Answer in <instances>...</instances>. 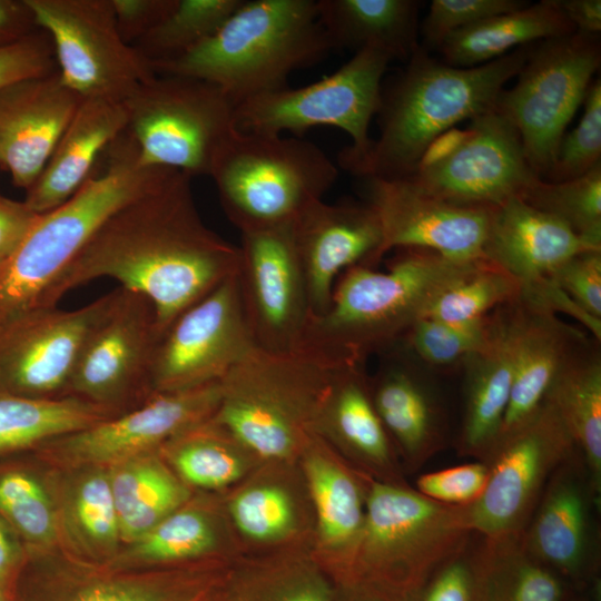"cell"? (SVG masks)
<instances>
[{"mask_svg":"<svg viewBox=\"0 0 601 601\" xmlns=\"http://www.w3.org/2000/svg\"><path fill=\"white\" fill-rule=\"evenodd\" d=\"M314 432L358 472L376 481L407 484L373 405L364 365H345L335 371Z\"/></svg>","mask_w":601,"mask_h":601,"instance_id":"obj_27","label":"cell"},{"mask_svg":"<svg viewBox=\"0 0 601 601\" xmlns=\"http://www.w3.org/2000/svg\"><path fill=\"white\" fill-rule=\"evenodd\" d=\"M161 334L156 312L144 295L119 287L90 329L66 396H73L115 415L136 394L152 397V366Z\"/></svg>","mask_w":601,"mask_h":601,"instance_id":"obj_14","label":"cell"},{"mask_svg":"<svg viewBox=\"0 0 601 601\" xmlns=\"http://www.w3.org/2000/svg\"><path fill=\"white\" fill-rule=\"evenodd\" d=\"M35 23L24 1L0 0V46L14 42L27 35Z\"/></svg>","mask_w":601,"mask_h":601,"instance_id":"obj_57","label":"cell"},{"mask_svg":"<svg viewBox=\"0 0 601 601\" xmlns=\"http://www.w3.org/2000/svg\"><path fill=\"white\" fill-rule=\"evenodd\" d=\"M530 45L490 62L460 68L430 57L424 48L385 93L380 135L364 156L342 167L362 177L405 178L450 128L495 109L505 83L523 66Z\"/></svg>","mask_w":601,"mask_h":601,"instance_id":"obj_3","label":"cell"},{"mask_svg":"<svg viewBox=\"0 0 601 601\" xmlns=\"http://www.w3.org/2000/svg\"><path fill=\"white\" fill-rule=\"evenodd\" d=\"M189 578L175 580L116 579L91 583L79 590L70 601H183Z\"/></svg>","mask_w":601,"mask_h":601,"instance_id":"obj_51","label":"cell"},{"mask_svg":"<svg viewBox=\"0 0 601 601\" xmlns=\"http://www.w3.org/2000/svg\"><path fill=\"white\" fill-rule=\"evenodd\" d=\"M159 453L190 490L209 493L228 491L263 462L213 417L176 436Z\"/></svg>","mask_w":601,"mask_h":601,"instance_id":"obj_38","label":"cell"},{"mask_svg":"<svg viewBox=\"0 0 601 601\" xmlns=\"http://www.w3.org/2000/svg\"><path fill=\"white\" fill-rule=\"evenodd\" d=\"M365 521L345 580L411 595L471 534L464 506L432 501L408 484L367 479Z\"/></svg>","mask_w":601,"mask_h":601,"instance_id":"obj_8","label":"cell"},{"mask_svg":"<svg viewBox=\"0 0 601 601\" xmlns=\"http://www.w3.org/2000/svg\"><path fill=\"white\" fill-rule=\"evenodd\" d=\"M110 293L78 309L35 307L0 321V391L55 398L66 391Z\"/></svg>","mask_w":601,"mask_h":601,"instance_id":"obj_18","label":"cell"},{"mask_svg":"<svg viewBox=\"0 0 601 601\" xmlns=\"http://www.w3.org/2000/svg\"><path fill=\"white\" fill-rule=\"evenodd\" d=\"M53 46L38 33L0 46V89L29 78L53 72Z\"/></svg>","mask_w":601,"mask_h":601,"instance_id":"obj_53","label":"cell"},{"mask_svg":"<svg viewBox=\"0 0 601 601\" xmlns=\"http://www.w3.org/2000/svg\"><path fill=\"white\" fill-rule=\"evenodd\" d=\"M203 595H204V592H197L183 601H205V598Z\"/></svg>","mask_w":601,"mask_h":601,"instance_id":"obj_61","label":"cell"},{"mask_svg":"<svg viewBox=\"0 0 601 601\" xmlns=\"http://www.w3.org/2000/svg\"><path fill=\"white\" fill-rule=\"evenodd\" d=\"M578 450L546 401L518 428L501 435L483 461L489 477L481 496L464 505L471 532L490 539L519 535L553 472Z\"/></svg>","mask_w":601,"mask_h":601,"instance_id":"obj_13","label":"cell"},{"mask_svg":"<svg viewBox=\"0 0 601 601\" xmlns=\"http://www.w3.org/2000/svg\"><path fill=\"white\" fill-rule=\"evenodd\" d=\"M337 368L304 349L256 347L220 380L213 420L262 461H297Z\"/></svg>","mask_w":601,"mask_h":601,"instance_id":"obj_6","label":"cell"},{"mask_svg":"<svg viewBox=\"0 0 601 601\" xmlns=\"http://www.w3.org/2000/svg\"><path fill=\"white\" fill-rule=\"evenodd\" d=\"M175 0H111L124 40L131 46L170 10Z\"/></svg>","mask_w":601,"mask_h":601,"instance_id":"obj_55","label":"cell"},{"mask_svg":"<svg viewBox=\"0 0 601 601\" xmlns=\"http://www.w3.org/2000/svg\"><path fill=\"white\" fill-rule=\"evenodd\" d=\"M219 401L220 381L157 393L140 406L46 444L52 456L69 464L109 467L159 451L176 436L211 418Z\"/></svg>","mask_w":601,"mask_h":601,"instance_id":"obj_20","label":"cell"},{"mask_svg":"<svg viewBox=\"0 0 601 601\" xmlns=\"http://www.w3.org/2000/svg\"><path fill=\"white\" fill-rule=\"evenodd\" d=\"M111 416L73 396L40 398L0 391V455L46 444Z\"/></svg>","mask_w":601,"mask_h":601,"instance_id":"obj_39","label":"cell"},{"mask_svg":"<svg viewBox=\"0 0 601 601\" xmlns=\"http://www.w3.org/2000/svg\"><path fill=\"white\" fill-rule=\"evenodd\" d=\"M221 500L240 556L312 552L314 511L298 461H263Z\"/></svg>","mask_w":601,"mask_h":601,"instance_id":"obj_21","label":"cell"},{"mask_svg":"<svg viewBox=\"0 0 601 601\" xmlns=\"http://www.w3.org/2000/svg\"><path fill=\"white\" fill-rule=\"evenodd\" d=\"M67 518L76 540L87 552H116L121 538L108 469L87 466L79 475L68 495Z\"/></svg>","mask_w":601,"mask_h":601,"instance_id":"obj_44","label":"cell"},{"mask_svg":"<svg viewBox=\"0 0 601 601\" xmlns=\"http://www.w3.org/2000/svg\"><path fill=\"white\" fill-rule=\"evenodd\" d=\"M589 249L601 248L514 196L493 209L484 257L522 285L550 276L568 258Z\"/></svg>","mask_w":601,"mask_h":601,"instance_id":"obj_30","label":"cell"},{"mask_svg":"<svg viewBox=\"0 0 601 601\" xmlns=\"http://www.w3.org/2000/svg\"><path fill=\"white\" fill-rule=\"evenodd\" d=\"M331 50L317 0H243L211 37L152 70L210 82L237 106L287 88L290 73Z\"/></svg>","mask_w":601,"mask_h":601,"instance_id":"obj_4","label":"cell"},{"mask_svg":"<svg viewBox=\"0 0 601 601\" xmlns=\"http://www.w3.org/2000/svg\"><path fill=\"white\" fill-rule=\"evenodd\" d=\"M4 263H6V259L0 258V277H1V274H2Z\"/></svg>","mask_w":601,"mask_h":601,"instance_id":"obj_62","label":"cell"},{"mask_svg":"<svg viewBox=\"0 0 601 601\" xmlns=\"http://www.w3.org/2000/svg\"><path fill=\"white\" fill-rule=\"evenodd\" d=\"M520 294L521 283L516 278L483 258L446 287L425 316L454 324L477 323Z\"/></svg>","mask_w":601,"mask_h":601,"instance_id":"obj_42","label":"cell"},{"mask_svg":"<svg viewBox=\"0 0 601 601\" xmlns=\"http://www.w3.org/2000/svg\"><path fill=\"white\" fill-rule=\"evenodd\" d=\"M368 387L404 472H416L444 449L443 408L418 362L401 343L380 354Z\"/></svg>","mask_w":601,"mask_h":601,"instance_id":"obj_26","label":"cell"},{"mask_svg":"<svg viewBox=\"0 0 601 601\" xmlns=\"http://www.w3.org/2000/svg\"><path fill=\"white\" fill-rule=\"evenodd\" d=\"M577 32L599 35L601 31L600 0H555Z\"/></svg>","mask_w":601,"mask_h":601,"instance_id":"obj_58","label":"cell"},{"mask_svg":"<svg viewBox=\"0 0 601 601\" xmlns=\"http://www.w3.org/2000/svg\"><path fill=\"white\" fill-rule=\"evenodd\" d=\"M525 6L521 0H433L422 23L424 45L437 49L454 31Z\"/></svg>","mask_w":601,"mask_h":601,"instance_id":"obj_49","label":"cell"},{"mask_svg":"<svg viewBox=\"0 0 601 601\" xmlns=\"http://www.w3.org/2000/svg\"><path fill=\"white\" fill-rule=\"evenodd\" d=\"M191 177L176 169L115 213L46 294L55 307L72 288L110 277L154 305L160 334L238 270L239 248L211 230L196 207Z\"/></svg>","mask_w":601,"mask_h":601,"instance_id":"obj_1","label":"cell"},{"mask_svg":"<svg viewBox=\"0 0 601 601\" xmlns=\"http://www.w3.org/2000/svg\"><path fill=\"white\" fill-rule=\"evenodd\" d=\"M0 601H3V598H2V593H1V591H0Z\"/></svg>","mask_w":601,"mask_h":601,"instance_id":"obj_63","label":"cell"},{"mask_svg":"<svg viewBox=\"0 0 601 601\" xmlns=\"http://www.w3.org/2000/svg\"><path fill=\"white\" fill-rule=\"evenodd\" d=\"M318 20L332 49L375 47L408 60L418 49L415 0H317Z\"/></svg>","mask_w":601,"mask_h":601,"instance_id":"obj_33","label":"cell"},{"mask_svg":"<svg viewBox=\"0 0 601 601\" xmlns=\"http://www.w3.org/2000/svg\"><path fill=\"white\" fill-rule=\"evenodd\" d=\"M20 548L9 526L0 516V581L6 579L16 566Z\"/></svg>","mask_w":601,"mask_h":601,"instance_id":"obj_60","label":"cell"},{"mask_svg":"<svg viewBox=\"0 0 601 601\" xmlns=\"http://www.w3.org/2000/svg\"><path fill=\"white\" fill-rule=\"evenodd\" d=\"M365 203L382 229V256L422 248L460 262L484 257L494 207L455 204L433 196L407 178L367 177Z\"/></svg>","mask_w":601,"mask_h":601,"instance_id":"obj_19","label":"cell"},{"mask_svg":"<svg viewBox=\"0 0 601 601\" xmlns=\"http://www.w3.org/2000/svg\"><path fill=\"white\" fill-rule=\"evenodd\" d=\"M520 297L528 304L552 314H565L575 318L593 339L601 342V319L587 313L549 277L522 284Z\"/></svg>","mask_w":601,"mask_h":601,"instance_id":"obj_54","label":"cell"},{"mask_svg":"<svg viewBox=\"0 0 601 601\" xmlns=\"http://www.w3.org/2000/svg\"><path fill=\"white\" fill-rule=\"evenodd\" d=\"M337 601H408L407 597L362 583L338 584Z\"/></svg>","mask_w":601,"mask_h":601,"instance_id":"obj_59","label":"cell"},{"mask_svg":"<svg viewBox=\"0 0 601 601\" xmlns=\"http://www.w3.org/2000/svg\"><path fill=\"white\" fill-rule=\"evenodd\" d=\"M489 539L475 532L411 594L408 601H486Z\"/></svg>","mask_w":601,"mask_h":601,"instance_id":"obj_46","label":"cell"},{"mask_svg":"<svg viewBox=\"0 0 601 601\" xmlns=\"http://www.w3.org/2000/svg\"><path fill=\"white\" fill-rule=\"evenodd\" d=\"M397 250L385 272L368 265L343 272L328 308L309 318L298 349L335 367L364 365L400 343L437 296L480 260H453L422 248Z\"/></svg>","mask_w":601,"mask_h":601,"instance_id":"obj_2","label":"cell"},{"mask_svg":"<svg viewBox=\"0 0 601 601\" xmlns=\"http://www.w3.org/2000/svg\"><path fill=\"white\" fill-rule=\"evenodd\" d=\"M121 541L131 543L186 504L193 491L174 473L159 451L108 467Z\"/></svg>","mask_w":601,"mask_h":601,"instance_id":"obj_36","label":"cell"},{"mask_svg":"<svg viewBox=\"0 0 601 601\" xmlns=\"http://www.w3.org/2000/svg\"><path fill=\"white\" fill-rule=\"evenodd\" d=\"M584 601V600H583Z\"/></svg>","mask_w":601,"mask_h":601,"instance_id":"obj_64","label":"cell"},{"mask_svg":"<svg viewBox=\"0 0 601 601\" xmlns=\"http://www.w3.org/2000/svg\"><path fill=\"white\" fill-rule=\"evenodd\" d=\"M578 126L563 135L552 167L543 180L560 183L585 175L601 164V81L594 80L583 100Z\"/></svg>","mask_w":601,"mask_h":601,"instance_id":"obj_48","label":"cell"},{"mask_svg":"<svg viewBox=\"0 0 601 601\" xmlns=\"http://www.w3.org/2000/svg\"><path fill=\"white\" fill-rule=\"evenodd\" d=\"M589 338L564 364L545 400L563 422L591 483L601 493V354Z\"/></svg>","mask_w":601,"mask_h":601,"instance_id":"obj_37","label":"cell"},{"mask_svg":"<svg viewBox=\"0 0 601 601\" xmlns=\"http://www.w3.org/2000/svg\"><path fill=\"white\" fill-rule=\"evenodd\" d=\"M81 100L58 72L0 89V167L13 185L35 184Z\"/></svg>","mask_w":601,"mask_h":601,"instance_id":"obj_25","label":"cell"},{"mask_svg":"<svg viewBox=\"0 0 601 601\" xmlns=\"http://www.w3.org/2000/svg\"><path fill=\"white\" fill-rule=\"evenodd\" d=\"M256 347L236 272L164 332L152 366L154 394L218 382Z\"/></svg>","mask_w":601,"mask_h":601,"instance_id":"obj_16","label":"cell"},{"mask_svg":"<svg viewBox=\"0 0 601 601\" xmlns=\"http://www.w3.org/2000/svg\"><path fill=\"white\" fill-rule=\"evenodd\" d=\"M297 461L314 511L312 554L339 584L347 575L364 528L370 476L352 467L315 432Z\"/></svg>","mask_w":601,"mask_h":601,"instance_id":"obj_24","label":"cell"},{"mask_svg":"<svg viewBox=\"0 0 601 601\" xmlns=\"http://www.w3.org/2000/svg\"><path fill=\"white\" fill-rule=\"evenodd\" d=\"M519 197L601 248V164L571 180L552 183L534 177Z\"/></svg>","mask_w":601,"mask_h":601,"instance_id":"obj_43","label":"cell"},{"mask_svg":"<svg viewBox=\"0 0 601 601\" xmlns=\"http://www.w3.org/2000/svg\"><path fill=\"white\" fill-rule=\"evenodd\" d=\"M490 316L472 324H454L424 316L413 324L400 343L424 366L456 371L463 368L486 341Z\"/></svg>","mask_w":601,"mask_h":601,"instance_id":"obj_45","label":"cell"},{"mask_svg":"<svg viewBox=\"0 0 601 601\" xmlns=\"http://www.w3.org/2000/svg\"><path fill=\"white\" fill-rule=\"evenodd\" d=\"M548 277L587 313L601 319V249L571 256Z\"/></svg>","mask_w":601,"mask_h":601,"instance_id":"obj_52","label":"cell"},{"mask_svg":"<svg viewBox=\"0 0 601 601\" xmlns=\"http://www.w3.org/2000/svg\"><path fill=\"white\" fill-rule=\"evenodd\" d=\"M0 515L28 542L49 545L57 538L52 501L41 482L21 470L0 473Z\"/></svg>","mask_w":601,"mask_h":601,"instance_id":"obj_47","label":"cell"},{"mask_svg":"<svg viewBox=\"0 0 601 601\" xmlns=\"http://www.w3.org/2000/svg\"><path fill=\"white\" fill-rule=\"evenodd\" d=\"M237 278L256 346L298 349L311 318L294 224L240 233Z\"/></svg>","mask_w":601,"mask_h":601,"instance_id":"obj_17","label":"cell"},{"mask_svg":"<svg viewBox=\"0 0 601 601\" xmlns=\"http://www.w3.org/2000/svg\"><path fill=\"white\" fill-rule=\"evenodd\" d=\"M487 539L486 601H565L566 581L528 552L521 534Z\"/></svg>","mask_w":601,"mask_h":601,"instance_id":"obj_40","label":"cell"},{"mask_svg":"<svg viewBox=\"0 0 601 601\" xmlns=\"http://www.w3.org/2000/svg\"><path fill=\"white\" fill-rule=\"evenodd\" d=\"M225 580V601H337L338 595V583L309 550L239 556Z\"/></svg>","mask_w":601,"mask_h":601,"instance_id":"obj_35","label":"cell"},{"mask_svg":"<svg viewBox=\"0 0 601 601\" xmlns=\"http://www.w3.org/2000/svg\"><path fill=\"white\" fill-rule=\"evenodd\" d=\"M243 0H175L131 46L155 66L175 60L211 37Z\"/></svg>","mask_w":601,"mask_h":601,"instance_id":"obj_41","label":"cell"},{"mask_svg":"<svg viewBox=\"0 0 601 601\" xmlns=\"http://www.w3.org/2000/svg\"><path fill=\"white\" fill-rule=\"evenodd\" d=\"M392 58L367 47L335 72L300 88L266 92L236 106V128L245 132L300 136L317 126L345 131L352 145L338 154V165L361 158L372 140L370 124L382 105V78Z\"/></svg>","mask_w":601,"mask_h":601,"instance_id":"obj_10","label":"cell"},{"mask_svg":"<svg viewBox=\"0 0 601 601\" xmlns=\"http://www.w3.org/2000/svg\"><path fill=\"white\" fill-rule=\"evenodd\" d=\"M51 39L61 81L82 99L126 101L156 76L121 37L111 0H23Z\"/></svg>","mask_w":601,"mask_h":601,"instance_id":"obj_12","label":"cell"},{"mask_svg":"<svg viewBox=\"0 0 601 601\" xmlns=\"http://www.w3.org/2000/svg\"><path fill=\"white\" fill-rule=\"evenodd\" d=\"M587 335L519 296L514 302V374L499 437L540 410L561 368L590 338Z\"/></svg>","mask_w":601,"mask_h":601,"instance_id":"obj_29","label":"cell"},{"mask_svg":"<svg viewBox=\"0 0 601 601\" xmlns=\"http://www.w3.org/2000/svg\"><path fill=\"white\" fill-rule=\"evenodd\" d=\"M574 27L555 0H542L452 32L436 50L443 62L470 68L533 42L569 36Z\"/></svg>","mask_w":601,"mask_h":601,"instance_id":"obj_34","label":"cell"},{"mask_svg":"<svg viewBox=\"0 0 601 601\" xmlns=\"http://www.w3.org/2000/svg\"><path fill=\"white\" fill-rule=\"evenodd\" d=\"M141 166L125 130L109 145L106 167L91 173L66 201L41 214L0 277V321L39 307L46 294L97 230L155 187L170 170Z\"/></svg>","mask_w":601,"mask_h":601,"instance_id":"obj_5","label":"cell"},{"mask_svg":"<svg viewBox=\"0 0 601 601\" xmlns=\"http://www.w3.org/2000/svg\"><path fill=\"white\" fill-rule=\"evenodd\" d=\"M130 544L126 559L140 563L233 562L240 556L221 493L203 502L191 496Z\"/></svg>","mask_w":601,"mask_h":601,"instance_id":"obj_32","label":"cell"},{"mask_svg":"<svg viewBox=\"0 0 601 601\" xmlns=\"http://www.w3.org/2000/svg\"><path fill=\"white\" fill-rule=\"evenodd\" d=\"M489 477L486 463L452 466L423 473L415 481V490L425 497L451 506L474 503L483 493Z\"/></svg>","mask_w":601,"mask_h":601,"instance_id":"obj_50","label":"cell"},{"mask_svg":"<svg viewBox=\"0 0 601 601\" xmlns=\"http://www.w3.org/2000/svg\"><path fill=\"white\" fill-rule=\"evenodd\" d=\"M294 234L305 275L311 317L324 313L343 272L375 265L382 259V229L366 204H312L294 223Z\"/></svg>","mask_w":601,"mask_h":601,"instance_id":"obj_23","label":"cell"},{"mask_svg":"<svg viewBox=\"0 0 601 601\" xmlns=\"http://www.w3.org/2000/svg\"><path fill=\"white\" fill-rule=\"evenodd\" d=\"M427 154L405 178L455 204L495 207L519 196L538 177L526 161L519 131L496 109L471 119L447 148Z\"/></svg>","mask_w":601,"mask_h":601,"instance_id":"obj_15","label":"cell"},{"mask_svg":"<svg viewBox=\"0 0 601 601\" xmlns=\"http://www.w3.org/2000/svg\"><path fill=\"white\" fill-rule=\"evenodd\" d=\"M41 214L26 201L0 195V258H10L24 242Z\"/></svg>","mask_w":601,"mask_h":601,"instance_id":"obj_56","label":"cell"},{"mask_svg":"<svg viewBox=\"0 0 601 601\" xmlns=\"http://www.w3.org/2000/svg\"><path fill=\"white\" fill-rule=\"evenodd\" d=\"M209 177L227 218L245 233L294 224L323 200L338 168L311 141L236 129L218 151Z\"/></svg>","mask_w":601,"mask_h":601,"instance_id":"obj_7","label":"cell"},{"mask_svg":"<svg viewBox=\"0 0 601 601\" xmlns=\"http://www.w3.org/2000/svg\"><path fill=\"white\" fill-rule=\"evenodd\" d=\"M600 62L599 35L575 31L538 41L530 46L515 86L500 93L495 109L519 131L526 161L541 179Z\"/></svg>","mask_w":601,"mask_h":601,"instance_id":"obj_11","label":"cell"},{"mask_svg":"<svg viewBox=\"0 0 601 601\" xmlns=\"http://www.w3.org/2000/svg\"><path fill=\"white\" fill-rule=\"evenodd\" d=\"M124 102L139 164L191 178L210 175L218 151L237 129L236 105L220 88L197 78L156 75Z\"/></svg>","mask_w":601,"mask_h":601,"instance_id":"obj_9","label":"cell"},{"mask_svg":"<svg viewBox=\"0 0 601 601\" xmlns=\"http://www.w3.org/2000/svg\"><path fill=\"white\" fill-rule=\"evenodd\" d=\"M514 302L491 313L486 341L462 368L464 412L456 449L460 455L476 461L483 462L496 443L510 401L514 374Z\"/></svg>","mask_w":601,"mask_h":601,"instance_id":"obj_28","label":"cell"},{"mask_svg":"<svg viewBox=\"0 0 601 601\" xmlns=\"http://www.w3.org/2000/svg\"><path fill=\"white\" fill-rule=\"evenodd\" d=\"M127 127L125 102L82 99L43 170L27 189L26 204L45 214L66 201L91 175L102 150Z\"/></svg>","mask_w":601,"mask_h":601,"instance_id":"obj_31","label":"cell"},{"mask_svg":"<svg viewBox=\"0 0 601 601\" xmlns=\"http://www.w3.org/2000/svg\"><path fill=\"white\" fill-rule=\"evenodd\" d=\"M599 506L600 493L577 451L549 479L521 533L522 544L566 582H585L599 561Z\"/></svg>","mask_w":601,"mask_h":601,"instance_id":"obj_22","label":"cell"}]
</instances>
